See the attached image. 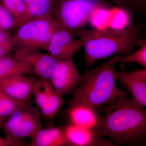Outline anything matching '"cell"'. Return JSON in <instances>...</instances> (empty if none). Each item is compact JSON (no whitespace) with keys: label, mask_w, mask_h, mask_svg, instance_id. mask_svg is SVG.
<instances>
[{"label":"cell","mask_w":146,"mask_h":146,"mask_svg":"<svg viewBox=\"0 0 146 146\" xmlns=\"http://www.w3.org/2000/svg\"><path fill=\"white\" fill-rule=\"evenodd\" d=\"M24 103L13 99L0 89V117L5 120Z\"/></svg>","instance_id":"603a6c76"},{"label":"cell","mask_w":146,"mask_h":146,"mask_svg":"<svg viewBox=\"0 0 146 146\" xmlns=\"http://www.w3.org/2000/svg\"><path fill=\"white\" fill-rule=\"evenodd\" d=\"M106 6L104 0H58L53 16L61 26L75 35L89 23L96 9Z\"/></svg>","instance_id":"8992f818"},{"label":"cell","mask_w":146,"mask_h":146,"mask_svg":"<svg viewBox=\"0 0 146 146\" xmlns=\"http://www.w3.org/2000/svg\"><path fill=\"white\" fill-rule=\"evenodd\" d=\"M24 2L27 5L29 3H31L32 1H34V0H23Z\"/></svg>","instance_id":"4dcf8cb0"},{"label":"cell","mask_w":146,"mask_h":146,"mask_svg":"<svg viewBox=\"0 0 146 146\" xmlns=\"http://www.w3.org/2000/svg\"><path fill=\"white\" fill-rule=\"evenodd\" d=\"M68 146H118L101 136L94 129L80 127L70 123L63 126Z\"/></svg>","instance_id":"9c48e42d"},{"label":"cell","mask_w":146,"mask_h":146,"mask_svg":"<svg viewBox=\"0 0 146 146\" xmlns=\"http://www.w3.org/2000/svg\"><path fill=\"white\" fill-rule=\"evenodd\" d=\"M0 146H7L5 138H2L0 136Z\"/></svg>","instance_id":"f1b7e54d"},{"label":"cell","mask_w":146,"mask_h":146,"mask_svg":"<svg viewBox=\"0 0 146 146\" xmlns=\"http://www.w3.org/2000/svg\"><path fill=\"white\" fill-rule=\"evenodd\" d=\"M65 102L63 97L58 95L54 89L45 104L40 108V113L45 119H53Z\"/></svg>","instance_id":"d6986e66"},{"label":"cell","mask_w":146,"mask_h":146,"mask_svg":"<svg viewBox=\"0 0 146 146\" xmlns=\"http://www.w3.org/2000/svg\"><path fill=\"white\" fill-rule=\"evenodd\" d=\"M140 48L134 53L128 54H116L115 56L104 63L105 64H117L119 63H134L146 68V42L141 40L138 44Z\"/></svg>","instance_id":"e0dca14e"},{"label":"cell","mask_w":146,"mask_h":146,"mask_svg":"<svg viewBox=\"0 0 146 146\" xmlns=\"http://www.w3.org/2000/svg\"><path fill=\"white\" fill-rule=\"evenodd\" d=\"M138 27L129 26L121 30L96 29L84 46L86 70L94 63L114 54L133 52L141 41Z\"/></svg>","instance_id":"3957f363"},{"label":"cell","mask_w":146,"mask_h":146,"mask_svg":"<svg viewBox=\"0 0 146 146\" xmlns=\"http://www.w3.org/2000/svg\"><path fill=\"white\" fill-rule=\"evenodd\" d=\"M13 49V43H0V58L10 56L11 53Z\"/></svg>","instance_id":"d4e9b609"},{"label":"cell","mask_w":146,"mask_h":146,"mask_svg":"<svg viewBox=\"0 0 146 146\" xmlns=\"http://www.w3.org/2000/svg\"><path fill=\"white\" fill-rule=\"evenodd\" d=\"M133 98L121 97L96 111L99 122L95 131L118 145H138L146 136V111Z\"/></svg>","instance_id":"6da1fadb"},{"label":"cell","mask_w":146,"mask_h":146,"mask_svg":"<svg viewBox=\"0 0 146 146\" xmlns=\"http://www.w3.org/2000/svg\"><path fill=\"white\" fill-rule=\"evenodd\" d=\"M13 43V37L8 31H0V43Z\"/></svg>","instance_id":"4316f807"},{"label":"cell","mask_w":146,"mask_h":146,"mask_svg":"<svg viewBox=\"0 0 146 146\" xmlns=\"http://www.w3.org/2000/svg\"><path fill=\"white\" fill-rule=\"evenodd\" d=\"M68 117L70 122L80 127L95 130L99 122V115L95 110L83 105H69Z\"/></svg>","instance_id":"4fadbf2b"},{"label":"cell","mask_w":146,"mask_h":146,"mask_svg":"<svg viewBox=\"0 0 146 146\" xmlns=\"http://www.w3.org/2000/svg\"><path fill=\"white\" fill-rule=\"evenodd\" d=\"M31 139V146H68L63 127L42 128Z\"/></svg>","instance_id":"5bb4252c"},{"label":"cell","mask_w":146,"mask_h":146,"mask_svg":"<svg viewBox=\"0 0 146 146\" xmlns=\"http://www.w3.org/2000/svg\"><path fill=\"white\" fill-rule=\"evenodd\" d=\"M80 76L73 58L60 60L58 70L50 82L56 92L63 97L72 92Z\"/></svg>","instance_id":"8fae6325"},{"label":"cell","mask_w":146,"mask_h":146,"mask_svg":"<svg viewBox=\"0 0 146 146\" xmlns=\"http://www.w3.org/2000/svg\"><path fill=\"white\" fill-rule=\"evenodd\" d=\"M0 89L13 99L26 102L31 100L32 84L31 78L24 74L0 79Z\"/></svg>","instance_id":"7c38bea8"},{"label":"cell","mask_w":146,"mask_h":146,"mask_svg":"<svg viewBox=\"0 0 146 146\" xmlns=\"http://www.w3.org/2000/svg\"><path fill=\"white\" fill-rule=\"evenodd\" d=\"M109 29L121 30L129 26V11L117 6L109 8Z\"/></svg>","instance_id":"ffe728a7"},{"label":"cell","mask_w":146,"mask_h":146,"mask_svg":"<svg viewBox=\"0 0 146 146\" xmlns=\"http://www.w3.org/2000/svg\"><path fill=\"white\" fill-rule=\"evenodd\" d=\"M123 1L129 9L130 7L140 9L144 8L146 5V0H123Z\"/></svg>","instance_id":"484cf974"},{"label":"cell","mask_w":146,"mask_h":146,"mask_svg":"<svg viewBox=\"0 0 146 146\" xmlns=\"http://www.w3.org/2000/svg\"><path fill=\"white\" fill-rule=\"evenodd\" d=\"M115 79L129 91L141 106H146V68L131 72L115 70Z\"/></svg>","instance_id":"30bf717a"},{"label":"cell","mask_w":146,"mask_h":146,"mask_svg":"<svg viewBox=\"0 0 146 146\" xmlns=\"http://www.w3.org/2000/svg\"><path fill=\"white\" fill-rule=\"evenodd\" d=\"M5 121V120L0 117V131L3 127V125Z\"/></svg>","instance_id":"f546056e"},{"label":"cell","mask_w":146,"mask_h":146,"mask_svg":"<svg viewBox=\"0 0 146 146\" xmlns=\"http://www.w3.org/2000/svg\"><path fill=\"white\" fill-rule=\"evenodd\" d=\"M0 2L15 19V29L25 13L26 4L23 0H0Z\"/></svg>","instance_id":"7402d4cb"},{"label":"cell","mask_w":146,"mask_h":146,"mask_svg":"<svg viewBox=\"0 0 146 146\" xmlns=\"http://www.w3.org/2000/svg\"><path fill=\"white\" fill-rule=\"evenodd\" d=\"M61 25L52 16L30 20L17 28L12 36L13 48L18 50L44 49L54 32Z\"/></svg>","instance_id":"5b68a950"},{"label":"cell","mask_w":146,"mask_h":146,"mask_svg":"<svg viewBox=\"0 0 146 146\" xmlns=\"http://www.w3.org/2000/svg\"><path fill=\"white\" fill-rule=\"evenodd\" d=\"M115 65L116 64L103 63L80 75L72 91L69 105H83L96 110L118 98L129 96L116 86Z\"/></svg>","instance_id":"7a4b0ae2"},{"label":"cell","mask_w":146,"mask_h":146,"mask_svg":"<svg viewBox=\"0 0 146 146\" xmlns=\"http://www.w3.org/2000/svg\"><path fill=\"white\" fill-rule=\"evenodd\" d=\"M31 79L32 84V96L40 109L45 104L54 89L50 82L44 79Z\"/></svg>","instance_id":"ac0fdd59"},{"label":"cell","mask_w":146,"mask_h":146,"mask_svg":"<svg viewBox=\"0 0 146 146\" xmlns=\"http://www.w3.org/2000/svg\"><path fill=\"white\" fill-rule=\"evenodd\" d=\"M31 72L32 68L28 64L14 57L0 58V79L16 75H25Z\"/></svg>","instance_id":"2e32d148"},{"label":"cell","mask_w":146,"mask_h":146,"mask_svg":"<svg viewBox=\"0 0 146 146\" xmlns=\"http://www.w3.org/2000/svg\"><path fill=\"white\" fill-rule=\"evenodd\" d=\"M31 100L24 103L5 120L3 125L7 146H21L26 137L32 139L42 128L41 113Z\"/></svg>","instance_id":"277c9868"},{"label":"cell","mask_w":146,"mask_h":146,"mask_svg":"<svg viewBox=\"0 0 146 146\" xmlns=\"http://www.w3.org/2000/svg\"><path fill=\"white\" fill-rule=\"evenodd\" d=\"M13 57L28 64L32 72L40 78L49 81L56 74L59 68L60 60L38 50H16Z\"/></svg>","instance_id":"ba28073f"},{"label":"cell","mask_w":146,"mask_h":146,"mask_svg":"<svg viewBox=\"0 0 146 146\" xmlns=\"http://www.w3.org/2000/svg\"><path fill=\"white\" fill-rule=\"evenodd\" d=\"M58 1V0H34L27 5L25 13L15 29L26 22L34 18L53 16Z\"/></svg>","instance_id":"9a60e30c"},{"label":"cell","mask_w":146,"mask_h":146,"mask_svg":"<svg viewBox=\"0 0 146 146\" xmlns=\"http://www.w3.org/2000/svg\"><path fill=\"white\" fill-rule=\"evenodd\" d=\"M110 1L119 7L129 10V9L128 7L123 0H110Z\"/></svg>","instance_id":"83f0119b"},{"label":"cell","mask_w":146,"mask_h":146,"mask_svg":"<svg viewBox=\"0 0 146 146\" xmlns=\"http://www.w3.org/2000/svg\"><path fill=\"white\" fill-rule=\"evenodd\" d=\"M95 31L96 29L80 31L77 33L80 38L76 39L74 35L60 26L54 32L44 50L58 60L72 59L73 56L83 47Z\"/></svg>","instance_id":"52a82bcc"},{"label":"cell","mask_w":146,"mask_h":146,"mask_svg":"<svg viewBox=\"0 0 146 146\" xmlns=\"http://www.w3.org/2000/svg\"><path fill=\"white\" fill-rule=\"evenodd\" d=\"M109 8L102 6L96 9L91 14L89 23L96 29H109Z\"/></svg>","instance_id":"44dd1931"},{"label":"cell","mask_w":146,"mask_h":146,"mask_svg":"<svg viewBox=\"0 0 146 146\" xmlns=\"http://www.w3.org/2000/svg\"><path fill=\"white\" fill-rule=\"evenodd\" d=\"M16 21L10 12L0 2V31L15 29Z\"/></svg>","instance_id":"cb8c5ba5"}]
</instances>
